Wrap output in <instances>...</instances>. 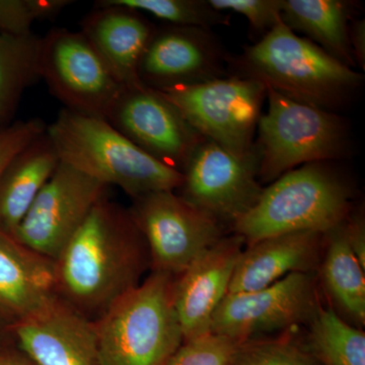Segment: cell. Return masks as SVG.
<instances>
[{
    "mask_svg": "<svg viewBox=\"0 0 365 365\" xmlns=\"http://www.w3.org/2000/svg\"><path fill=\"white\" fill-rule=\"evenodd\" d=\"M242 244L240 235L223 237L176 277L174 306L184 342L210 333L211 319L227 294Z\"/></svg>",
    "mask_w": 365,
    "mask_h": 365,
    "instance_id": "cell-15",
    "label": "cell"
},
{
    "mask_svg": "<svg viewBox=\"0 0 365 365\" xmlns=\"http://www.w3.org/2000/svg\"><path fill=\"white\" fill-rule=\"evenodd\" d=\"M38 365H100L95 324L59 299L37 316L7 328Z\"/></svg>",
    "mask_w": 365,
    "mask_h": 365,
    "instance_id": "cell-16",
    "label": "cell"
},
{
    "mask_svg": "<svg viewBox=\"0 0 365 365\" xmlns=\"http://www.w3.org/2000/svg\"><path fill=\"white\" fill-rule=\"evenodd\" d=\"M218 11L242 14L257 32L267 33L281 21L282 0H208Z\"/></svg>",
    "mask_w": 365,
    "mask_h": 365,
    "instance_id": "cell-29",
    "label": "cell"
},
{
    "mask_svg": "<svg viewBox=\"0 0 365 365\" xmlns=\"http://www.w3.org/2000/svg\"><path fill=\"white\" fill-rule=\"evenodd\" d=\"M354 4L343 0H282L281 20L292 31L325 50L341 63L352 67L349 42Z\"/></svg>",
    "mask_w": 365,
    "mask_h": 365,
    "instance_id": "cell-21",
    "label": "cell"
},
{
    "mask_svg": "<svg viewBox=\"0 0 365 365\" xmlns=\"http://www.w3.org/2000/svg\"><path fill=\"white\" fill-rule=\"evenodd\" d=\"M176 277L151 272L93 322L100 365H165L184 342L174 306Z\"/></svg>",
    "mask_w": 365,
    "mask_h": 365,
    "instance_id": "cell-5",
    "label": "cell"
},
{
    "mask_svg": "<svg viewBox=\"0 0 365 365\" xmlns=\"http://www.w3.org/2000/svg\"><path fill=\"white\" fill-rule=\"evenodd\" d=\"M105 120L151 158L181 173L204 139L176 106L143 83L122 86Z\"/></svg>",
    "mask_w": 365,
    "mask_h": 365,
    "instance_id": "cell-10",
    "label": "cell"
},
{
    "mask_svg": "<svg viewBox=\"0 0 365 365\" xmlns=\"http://www.w3.org/2000/svg\"><path fill=\"white\" fill-rule=\"evenodd\" d=\"M150 269V250L129 209L106 195L55 259V290L95 322L139 287Z\"/></svg>",
    "mask_w": 365,
    "mask_h": 365,
    "instance_id": "cell-1",
    "label": "cell"
},
{
    "mask_svg": "<svg viewBox=\"0 0 365 365\" xmlns=\"http://www.w3.org/2000/svg\"><path fill=\"white\" fill-rule=\"evenodd\" d=\"M129 212L150 250V272L178 277L223 235V225L175 191L134 199Z\"/></svg>",
    "mask_w": 365,
    "mask_h": 365,
    "instance_id": "cell-8",
    "label": "cell"
},
{
    "mask_svg": "<svg viewBox=\"0 0 365 365\" xmlns=\"http://www.w3.org/2000/svg\"><path fill=\"white\" fill-rule=\"evenodd\" d=\"M81 32L121 86L140 83L139 64L157 26L143 14L96 1L81 24Z\"/></svg>",
    "mask_w": 365,
    "mask_h": 365,
    "instance_id": "cell-17",
    "label": "cell"
},
{
    "mask_svg": "<svg viewBox=\"0 0 365 365\" xmlns=\"http://www.w3.org/2000/svg\"><path fill=\"white\" fill-rule=\"evenodd\" d=\"M266 91L268 109L259 120L255 143L262 182H274L299 165L348 155L350 136L343 118Z\"/></svg>",
    "mask_w": 365,
    "mask_h": 365,
    "instance_id": "cell-6",
    "label": "cell"
},
{
    "mask_svg": "<svg viewBox=\"0 0 365 365\" xmlns=\"http://www.w3.org/2000/svg\"><path fill=\"white\" fill-rule=\"evenodd\" d=\"M160 91L204 139L241 160H258L254 137L266 100L265 86L228 76Z\"/></svg>",
    "mask_w": 365,
    "mask_h": 365,
    "instance_id": "cell-7",
    "label": "cell"
},
{
    "mask_svg": "<svg viewBox=\"0 0 365 365\" xmlns=\"http://www.w3.org/2000/svg\"><path fill=\"white\" fill-rule=\"evenodd\" d=\"M41 37L0 33V127L7 126L24 91L39 81Z\"/></svg>",
    "mask_w": 365,
    "mask_h": 365,
    "instance_id": "cell-23",
    "label": "cell"
},
{
    "mask_svg": "<svg viewBox=\"0 0 365 365\" xmlns=\"http://www.w3.org/2000/svg\"><path fill=\"white\" fill-rule=\"evenodd\" d=\"M54 261L0 230V319L16 325L56 302Z\"/></svg>",
    "mask_w": 365,
    "mask_h": 365,
    "instance_id": "cell-19",
    "label": "cell"
},
{
    "mask_svg": "<svg viewBox=\"0 0 365 365\" xmlns=\"http://www.w3.org/2000/svg\"><path fill=\"white\" fill-rule=\"evenodd\" d=\"M107 4L153 14L169 25L208 29L228 25L230 16L216 11L208 0H105Z\"/></svg>",
    "mask_w": 365,
    "mask_h": 365,
    "instance_id": "cell-25",
    "label": "cell"
},
{
    "mask_svg": "<svg viewBox=\"0 0 365 365\" xmlns=\"http://www.w3.org/2000/svg\"><path fill=\"white\" fill-rule=\"evenodd\" d=\"M230 365H319L290 336L270 340L244 341Z\"/></svg>",
    "mask_w": 365,
    "mask_h": 365,
    "instance_id": "cell-26",
    "label": "cell"
},
{
    "mask_svg": "<svg viewBox=\"0 0 365 365\" xmlns=\"http://www.w3.org/2000/svg\"><path fill=\"white\" fill-rule=\"evenodd\" d=\"M349 42L355 64L365 68V21L356 20L350 24Z\"/></svg>",
    "mask_w": 365,
    "mask_h": 365,
    "instance_id": "cell-32",
    "label": "cell"
},
{
    "mask_svg": "<svg viewBox=\"0 0 365 365\" xmlns=\"http://www.w3.org/2000/svg\"><path fill=\"white\" fill-rule=\"evenodd\" d=\"M230 76L253 79L288 98L335 113L351 102L364 76L341 63L282 20L240 56L230 57Z\"/></svg>",
    "mask_w": 365,
    "mask_h": 365,
    "instance_id": "cell-2",
    "label": "cell"
},
{
    "mask_svg": "<svg viewBox=\"0 0 365 365\" xmlns=\"http://www.w3.org/2000/svg\"><path fill=\"white\" fill-rule=\"evenodd\" d=\"M242 341L209 333L185 341L165 365H230Z\"/></svg>",
    "mask_w": 365,
    "mask_h": 365,
    "instance_id": "cell-28",
    "label": "cell"
},
{
    "mask_svg": "<svg viewBox=\"0 0 365 365\" xmlns=\"http://www.w3.org/2000/svg\"><path fill=\"white\" fill-rule=\"evenodd\" d=\"M346 237L353 254L365 269V225L364 216H348L345 220Z\"/></svg>",
    "mask_w": 365,
    "mask_h": 365,
    "instance_id": "cell-31",
    "label": "cell"
},
{
    "mask_svg": "<svg viewBox=\"0 0 365 365\" xmlns=\"http://www.w3.org/2000/svg\"><path fill=\"white\" fill-rule=\"evenodd\" d=\"M0 365H38L16 344L0 345Z\"/></svg>",
    "mask_w": 365,
    "mask_h": 365,
    "instance_id": "cell-33",
    "label": "cell"
},
{
    "mask_svg": "<svg viewBox=\"0 0 365 365\" xmlns=\"http://www.w3.org/2000/svg\"><path fill=\"white\" fill-rule=\"evenodd\" d=\"M306 345L319 365H365V334L322 306L309 322Z\"/></svg>",
    "mask_w": 365,
    "mask_h": 365,
    "instance_id": "cell-24",
    "label": "cell"
},
{
    "mask_svg": "<svg viewBox=\"0 0 365 365\" xmlns=\"http://www.w3.org/2000/svg\"><path fill=\"white\" fill-rule=\"evenodd\" d=\"M108 187L60 163L21 222L14 239L55 261Z\"/></svg>",
    "mask_w": 365,
    "mask_h": 365,
    "instance_id": "cell-12",
    "label": "cell"
},
{
    "mask_svg": "<svg viewBox=\"0 0 365 365\" xmlns=\"http://www.w3.org/2000/svg\"><path fill=\"white\" fill-rule=\"evenodd\" d=\"M60 162L106 186L119 187L132 200L176 191L184 176L144 153L111 124L64 108L47 126Z\"/></svg>",
    "mask_w": 365,
    "mask_h": 365,
    "instance_id": "cell-3",
    "label": "cell"
},
{
    "mask_svg": "<svg viewBox=\"0 0 365 365\" xmlns=\"http://www.w3.org/2000/svg\"><path fill=\"white\" fill-rule=\"evenodd\" d=\"M39 73L66 109L104 120L122 88L83 33L64 28L41 37Z\"/></svg>",
    "mask_w": 365,
    "mask_h": 365,
    "instance_id": "cell-9",
    "label": "cell"
},
{
    "mask_svg": "<svg viewBox=\"0 0 365 365\" xmlns=\"http://www.w3.org/2000/svg\"><path fill=\"white\" fill-rule=\"evenodd\" d=\"M325 235L297 232L248 245L237 259L227 294L257 292L294 272L313 273L321 263Z\"/></svg>",
    "mask_w": 365,
    "mask_h": 365,
    "instance_id": "cell-18",
    "label": "cell"
},
{
    "mask_svg": "<svg viewBox=\"0 0 365 365\" xmlns=\"http://www.w3.org/2000/svg\"><path fill=\"white\" fill-rule=\"evenodd\" d=\"M47 130L40 118L0 127V176L19 153Z\"/></svg>",
    "mask_w": 365,
    "mask_h": 365,
    "instance_id": "cell-30",
    "label": "cell"
},
{
    "mask_svg": "<svg viewBox=\"0 0 365 365\" xmlns=\"http://www.w3.org/2000/svg\"><path fill=\"white\" fill-rule=\"evenodd\" d=\"M230 57L208 29L167 25L155 29L139 64L144 85L163 91L227 76Z\"/></svg>",
    "mask_w": 365,
    "mask_h": 365,
    "instance_id": "cell-14",
    "label": "cell"
},
{
    "mask_svg": "<svg viewBox=\"0 0 365 365\" xmlns=\"http://www.w3.org/2000/svg\"><path fill=\"white\" fill-rule=\"evenodd\" d=\"M72 0H0V33L24 36L36 21L53 20Z\"/></svg>",
    "mask_w": 365,
    "mask_h": 365,
    "instance_id": "cell-27",
    "label": "cell"
},
{
    "mask_svg": "<svg viewBox=\"0 0 365 365\" xmlns=\"http://www.w3.org/2000/svg\"><path fill=\"white\" fill-rule=\"evenodd\" d=\"M322 279L329 294L356 323L365 322V269L347 242L345 222L325 234Z\"/></svg>",
    "mask_w": 365,
    "mask_h": 365,
    "instance_id": "cell-22",
    "label": "cell"
},
{
    "mask_svg": "<svg viewBox=\"0 0 365 365\" xmlns=\"http://www.w3.org/2000/svg\"><path fill=\"white\" fill-rule=\"evenodd\" d=\"M179 195L215 217L234 225L258 202V160H241L203 139L182 172Z\"/></svg>",
    "mask_w": 365,
    "mask_h": 365,
    "instance_id": "cell-13",
    "label": "cell"
},
{
    "mask_svg": "<svg viewBox=\"0 0 365 365\" xmlns=\"http://www.w3.org/2000/svg\"><path fill=\"white\" fill-rule=\"evenodd\" d=\"M350 215V190L326 163L285 173L263 189L258 202L232 225L247 245L297 232L327 234Z\"/></svg>",
    "mask_w": 365,
    "mask_h": 365,
    "instance_id": "cell-4",
    "label": "cell"
},
{
    "mask_svg": "<svg viewBox=\"0 0 365 365\" xmlns=\"http://www.w3.org/2000/svg\"><path fill=\"white\" fill-rule=\"evenodd\" d=\"M60 163L47 132L11 160L0 176V230L16 237L34 201Z\"/></svg>",
    "mask_w": 365,
    "mask_h": 365,
    "instance_id": "cell-20",
    "label": "cell"
},
{
    "mask_svg": "<svg viewBox=\"0 0 365 365\" xmlns=\"http://www.w3.org/2000/svg\"><path fill=\"white\" fill-rule=\"evenodd\" d=\"M313 273L294 272L257 292L227 294L210 333L247 341L258 334L309 323L321 306Z\"/></svg>",
    "mask_w": 365,
    "mask_h": 365,
    "instance_id": "cell-11",
    "label": "cell"
}]
</instances>
